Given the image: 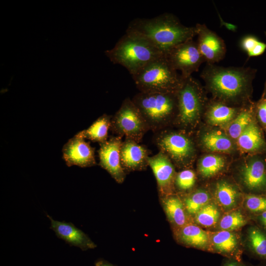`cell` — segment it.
Segmentation results:
<instances>
[{"instance_id": "obj_20", "label": "cell", "mask_w": 266, "mask_h": 266, "mask_svg": "<svg viewBox=\"0 0 266 266\" xmlns=\"http://www.w3.org/2000/svg\"><path fill=\"white\" fill-rule=\"evenodd\" d=\"M201 144L211 152L228 153L233 149L231 139L222 132L212 130L203 134L200 137Z\"/></svg>"}, {"instance_id": "obj_37", "label": "cell", "mask_w": 266, "mask_h": 266, "mask_svg": "<svg viewBox=\"0 0 266 266\" xmlns=\"http://www.w3.org/2000/svg\"><path fill=\"white\" fill-rule=\"evenodd\" d=\"M258 220L266 231V211L258 215Z\"/></svg>"}, {"instance_id": "obj_8", "label": "cell", "mask_w": 266, "mask_h": 266, "mask_svg": "<svg viewBox=\"0 0 266 266\" xmlns=\"http://www.w3.org/2000/svg\"><path fill=\"white\" fill-rule=\"evenodd\" d=\"M110 129L117 136L139 143L149 129L130 98L125 99L112 117Z\"/></svg>"}, {"instance_id": "obj_23", "label": "cell", "mask_w": 266, "mask_h": 266, "mask_svg": "<svg viewBox=\"0 0 266 266\" xmlns=\"http://www.w3.org/2000/svg\"><path fill=\"white\" fill-rule=\"evenodd\" d=\"M112 117L104 114L97 119L88 129L78 133L85 139L102 143L107 140L111 127Z\"/></svg>"}, {"instance_id": "obj_35", "label": "cell", "mask_w": 266, "mask_h": 266, "mask_svg": "<svg viewBox=\"0 0 266 266\" xmlns=\"http://www.w3.org/2000/svg\"><path fill=\"white\" fill-rule=\"evenodd\" d=\"M266 49V43L259 41L255 48L247 54L248 58L259 56L263 54Z\"/></svg>"}, {"instance_id": "obj_39", "label": "cell", "mask_w": 266, "mask_h": 266, "mask_svg": "<svg viewBox=\"0 0 266 266\" xmlns=\"http://www.w3.org/2000/svg\"><path fill=\"white\" fill-rule=\"evenodd\" d=\"M262 97L266 98V80L265 84L264 91Z\"/></svg>"}, {"instance_id": "obj_25", "label": "cell", "mask_w": 266, "mask_h": 266, "mask_svg": "<svg viewBox=\"0 0 266 266\" xmlns=\"http://www.w3.org/2000/svg\"><path fill=\"white\" fill-rule=\"evenodd\" d=\"M255 116L254 103L243 107L230 122L228 133L231 138L237 139Z\"/></svg>"}, {"instance_id": "obj_36", "label": "cell", "mask_w": 266, "mask_h": 266, "mask_svg": "<svg viewBox=\"0 0 266 266\" xmlns=\"http://www.w3.org/2000/svg\"><path fill=\"white\" fill-rule=\"evenodd\" d=\"M222 266H245L239 261L235 259L228 260L225 262Z\"/></svg>"}, {"instance_id": "obj_38", "label": "cell", "mask_w": 266, "mask_h": 266, "mask_svg": "<svg viewBox=\"0 0 266 266\" xmlns=\"http://www.w3.org/2000/svg\"><path fill=\"white\" fill-rule=\"evenodd\" d=\"M95 266H115L103 259H99L95 263Z\"/></svg>"}, {"instance_id": "obj_3", "label": "cell", "mask_w": 266, "mask_h": 266, "mask_svg": "<svg viewBox=\"0 0 266 266\" xmlns=\"http://www.w3.org/2000/svg\"><path fill=\"white\" fill-rule=\"evenodd\" d=\"M105 54L113 64L123 66L132 75L164 54L145 37L126 31L114 47L105 51Z\"/></svg>"}, {"instance_id": "obj_14", "label": "cell", "mask_w": 266, "mask_h": 266, "mask_svg": "<svg viewBox=\"0 0 266 266\" xmlns=\"http://www.w3.org/2000/svg\"><path fill=\"white\" fill-rule=\"evenodd\" d=\"M148 166L155 175L160 195L163 197L171 195L176 176L171 161L159 151L157 154L149 157Z\"/></svg>"}, {"instance_id": "obj_21", "label": "cell", "mask_w": 266, "mask_h": 266, "mask_svg": "<svg viewBox=\"0 0 266 266\" xmlns=\"http://www.w3.org/2000/svg\"><path fill=\"white\" fill-rule=\"evenodd\" d=\"M214 250L229 257H238V240L236 236L229 231L221 230L212 238Z\"/></svg>"}, {"instance_id": "obj_16", "label": "cell", "mask_w": 266, "mask_h": 266, "mask_svg": "<svg viewBox=\"0 0 266 266\" xmlns=\"http://www.w3.org/2000/svg\"><path fill=\"white\" fill-rule=\"evenodd\" d=\"M47 216L51 221L50 229L54 231L58 237L69 245L79 247L83 251L96 247L90 237L73 224L55 220L47 214Z\"/></svg>"}, {"instance_id": "obj_18", "label": "cell", "mask_w": 266, "mask_h": 266, "mask_svg": "<svg viewBox=\"0 0 266 266\" xmlns=\"http://www.w3.org/2000/svg\"><path fill=\"white\" fill-rule=\"evenodd\" d=\"M242 108L229 105L215 99L206 106V117L212 125H224L231 122Z\"/></svg>"}, {"instance_id": "obj_30", "label": "cell", "mask_w": 266, "mask_h": 266, "mask_svg": "<svg viewBox=\"0 0 266 266\" xmlns=\"http://www.w3.org/2000/svg\"><path fill=\"white\" fill-rule=\"evenodd\" d=\"M246 220L239 210L232 211L225 215L219 222L222 230L233 231L241 228L246 223Z\"/></svg>"}, {"instance_id": "obj_1", "label": "cell", "mask_w": 266, "mask_h": 266, "mask_svg": "<svg viewBox=\"0 0 266 266\" xmlns=\"http://www.w3.org/2000/svg\"><path fill=\"white\" fill-rule=\"evenodd\" d=\"M257 70L250 67H224L206 64L200 76L214 99L229 105L252 103L249 100Z\"/></svg>"}, {"instance_id": "obj_34", "label": "cell", "mask_w": 266, "mask_h": 266, "mask_svg": "<svg viewBox=\"0 0 266 266\" xmlns=\"http://www.w3.org/2000/svg\"><path fill=\"white\" fill-rule=\"evenodd\" d=\"M259 41L256 36L247 35L241 38L239 46L241 49L248 54L255 48Z\"/></svg>"}, {"instance_id": "obj_24", "label": "cell", "mask_w": 266, "mask_h": 266, "mask_svg": "<svg viewBox=\"0 0 266 266\" xmlns=\"http://www.w3.org/2000/svg\"><path fill=\"white\" fill-rule=\"evenodd\" d=\"M215 196L218 203L223 208L230 209L236 205L239 193L233 184L227 181L221 180L216 184Z\"/></svg>"}, {"instance_id": "obj_22", "label": "cell", "mask_w": 266, "mask_h": 266, "mask_svg": "<svg viewBox=\"0 0 266 266\" xmlns=\"http://www.w3.org/2000/svg\"><path fill=\"white\" fill-rule=\"evenodd\" d=\"M177 236L180 242L187 246L205 248L208 243V234L198 226L187 224L180 228Z\"/></svg>"}, {"instance_id": "obj_6", "label": "cell", "mask_w": 266, "mask_h": 266, "mask_svg": "<svg viewBox=\"0 0 266 266\" xmlns=\"http://www.w3.org/2000/svg\"><path fill=\"white\" fill-rule=\"evenodd\" d=\"M176 96L177 113L174 122L185 130L192 129L199 120L205 104L202 88L192 76H182Z\"/></svg>"}, {"instance_id": "obj_9", "label": "cell", "mask_w": 266, "mask_h": 266, "mask_svg": "<svg viewBox=\"0 0 266 266\" xmlns=\"http://www.w3.org/2000/svg\"><path fill=\"white\" fill-rule=\"evenodd\" d=\"M165 55L173 67L180 71L183 77L192 76L205 62L193 38L175 46Z\"/></svg>"}, {"instance_id": "obj_32", "label": "cell", "mask_w": 266, "mask_h": 266, "mask_svg": "<svg viewBox=\"0 0 266 266\" xmlns=\"http://www.w3.org/2000/svg\"><path fill=\"white\" fill-rule=\"evenodd\" d=\"M196 182V174L191 169H184L178 173L175 177L174 184L181 191L191 189Z\"/></svg>"}, {"instance_id": "obj_26", "label": "cell", "mask_w": 266, "mask_h": 266, "mask_svg": "<svg viewBox=\"0 0 266 266\" xmlns=\"http://www.w3.org/2000/svg\"><path fill=\"white\" fill-rule=\"evenodd\" d=\"M225 165L226 160L222 156L208 154L200 159L198 168L200 174L203 177L209 178L220 172Z\"/></svg>"}, {"instance_id": "obj_40", "label": "cell", "mask_w": 266, "mask_h": 266, "mask_svg": "<svg viewBox=\"0 0 266 266\" xmlns=\"http://www.w3.org/2000/svg\"><path fill=\"white\" fill-rule=\"evenodd\" d=\"M265 35H266V32H265Z\"/></svg>"}, {"instance_id": "obj_11", "label": "cell", "mask_w": 266, "mask_h": 266, "mask_svg": "<svg viewBox=\"0 0 266 266\" xmlns=\"http://www.w3.org/2000/svg\"><path fill=\"white\" fill-rule=\"evenodd\" d=\"M122 142L120 136L111 137L100 143L98 150L99 165L118 183H123L126 177L121 162L120 149Z\"/></svg>"}, {"instance_id": "obj_4", "label": "cell", "mask_w": 266, "mask_h": 266, "mask_svg": "<svg viewBox=\"0 0 266 266\" xmlns=\"http://www.w3.org/2000/svg\"><path fill=\"white\" fill-rule=\"evenodd\" d=\"M149 130L157 133L174 122L177 113L176 93L141 92L132 99Z\"/></svg>"}, {"instance_id": "obj_31", "label": "cell", "mask_w": 266, "mask_h": 266, "mask_svg": "<svg viewBox=\"0 0 266 266\" xmlns=\"http://www.w3.org/2000/svg\"><path fill=\"white\" fill-rule=\"evenodd\" d=\"M246 208L251 213L259 214L266 211V194H250L245 200Z\"/></svg>"}, {"instance_id": "obj_29", "label": "cell", "mask_w": 266, "mask_h": 266, "mask_svg": "<svg viewBox=\"0 0 266 266\" xmlns=\"http://www.w3.org/2000/svg\"><path fill=\"white\" fill-rule=\"evenodd\" d=\"M219 217V211L216 205L212 202H209L195 215V220L200 225L209 227L215 225Z\"/></svg>"}, {"instance_id": "obj_2", "label": "cell", "mask_w": 266, "mask_h": 266, "mask_svg": "<svg viewBox=\"0 0 266 266\" xmlns=\"http://www.w3.org/2000/svg\"><path fill=\"white\" fill-rule=\"evenodd\" d=\"M126 31L145 37L164 54L197 35L195 26L183 25L178 18L169 13L151 18H135L129 23Z\"/></svg>"}, {"instance_id": "obj_7", "label": "cell", "mask_w": 266, "mask_h": 266, "mask_svg": "<svg viewBox=\"0 0 266 266\" xmlns=\"http://www.w3.org/2000/svg\"><path fill=\"white\" fill-rule=\"evenodd\" d=\"M154 142L159 151L179 166H186L192 162L195 148L192 139L181 132L164 129L157 133Z\"/></svg>"}, {"instance_id": "obj_19", "label": "cell", "mask_w": 266, "mask_h": 266, "mask_svg": "<svg viewBox=\"0 0 266 266\" xmlns=\"http://www.w3.org/2000/svg\"><path fill=\"white\" fill-rule=\"evenodd\" d=\"M162 202L166 217L171 223L179 228L187 224L185 208L178 196L171 194L163 197Z\"/></svg>"}, {"instance_id": "obj_5", "label": "cell", "mask_w": 266, "mask_h": 266, "mask_svg": "<svg viewBox=\"0 0 266 266\" xmlns=\"http://www.w3.org/2000/svg\"><path fill=\"white\" fill-rule=\"evenodd\" d=\"M141 92L176 93L182 80L165 54L152 61L132 75Z\"/></svg>"}, {"instance_id": "obj_17", "label": "cell", "mask_w": 266, "mask_h": 266, "mask_svg": "<svg viewBox=\"0 0 266 266\" xmlns=\"http://www.w3.org/2000/svg\"><path fill=\"white\" fill-rule=\"evenodd\" d=\"M239 148L251 155L266 154V140L255 115L237 139Z\"/></svg>"}, {"instance_id": "obj_13", "label": "cell", "mask_w": 266, "mask_h": 266, "mask_svg": "<svg viewBox=\"0 0 266 266\" xmlns=\"http://www.w3.org/2000/svg\"><path fill=\"white\" fill-rule=\"evenodd\" d=\"M62 153L68 166L86 167L96 165L94 148L78 133L64 145Z\"/></svg>"}, {"instance_id": "obj_10", "label": "cell", "mask_w": 266, "mask_h": 266, "mask_svg": "<svg viewBox=\"0 0 266 266\" xmlns=\"http://www.w3.org/2000/svg\"><path fill=\"white\" fill-rule=\"evenodd\" d=\"M198 48L206 64H215L222 60L226 54L224 40L205 24L195 26Z\"/></svg>"}, {"instance_id": "obj_12", "label": "cell", "mask_w": 266, "mask_h": 266, "mask_svg": "<svg viewBox=\"0 0 266 266\" xmlns=\"http://www.w3.org/2000/svg\"><path fill=\"white\" fill-rule=\"evenodd\" d=\"M264 155H252L241 168L244 186L255 194H266V159Z\"/></svg>"}, {"instance_id": "obj_33", "label": "cell", "mask_w": 266, "mask_h": 266, "mask_svg": "<svg viewBox=\"0 0 266 266\" xmlns=\"http://www.w3.org/2000/svg\"><path fill=\"white\" fill-rule=\"evenodd\" d=\"M254 112L258 123L266 133V98L262 97L254 103Z\"/></svg>"}, {"instance_id": "obj_28", "label": "cell", "mask_w": 266, "mask_h": 266, "mask_svg": "<svg viewBox=\"0 0 266 266\" xmlns=\"http://www.w3.org/2000/svg\"><path fill=\"white\" fill-rule=\"evenodd\" d=\"M209 193L203 190H198L187 196L184 199V206L191 215H196L203 207L210 202Z\"/></svg>"}, {"instance_id": "obj_27", "label": "cell", "mask_w": 266, "mask_h": 266, "mask_svg": "<svg viewBox=\"0 0 266 266\" xmlns=\"http://www.w3.org/2000/svg\"><path fill=\"white\" fill-rule=\"evenodd\" d=\"M248 246L251 252L259 259L266 260V233L257 227L248 231Z\"/></svg>"}, {"instance_id": "obj_15", "label": "cell", "mask_w": 266, "mask_h": 266, "mask_svg": "<svg viewBox=\"0 0 266 266\" xmlns=\"http://www.w3.org/2000/svg\"><path fill=\"white\" fill-rule=\"evenodd\" d=\"M120 157L124 170H141L148 166V150L144 146L132 140L126 139L122 142Z\"/></svg>"}]
</instances>
